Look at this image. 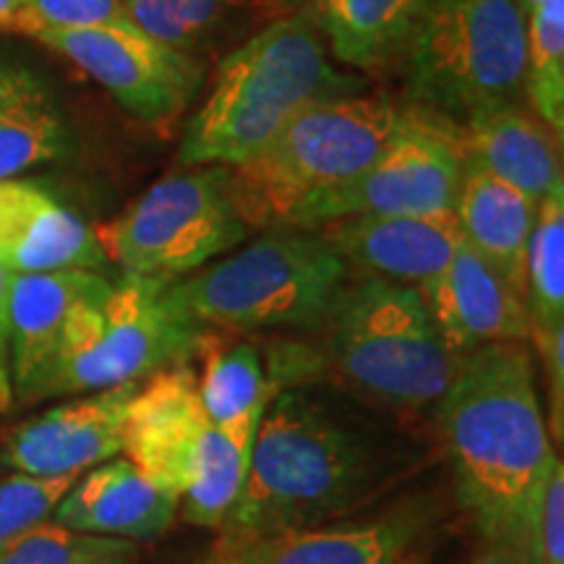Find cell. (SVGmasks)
I'll return each mask as SVG.
<instances>
[{
	"instance_id": "6da1fadb",
	"label": "cell",
	"mask_w": 564,
	"mask_h": 564,
	"mask_svg": "<svg viewBox=\"0 0 564 564\" xmlns=\"http://www.w3.org/2000/svg\"><path fill=\"white\" fill-rule=\"evenodd\" d=\"M382 411L316 382L274 392L220 539L333 523L403 484L426 453Z\"/></svg>"
},
{
	"instance_id": "7a4b0ae2",
	"label": "cell",
	"mask_w": 564,
	"mask_h": 564,
	"mask_svg": "<svg viewBox=\"0 0 564 564\" xmlns=\"http://www.w3.org/2000/svg\"><path fill=\"white\" fill-rule=\"evenodd\" d=\"M539 369L528 343H489L460 356L434 408L455 494L481 539L531 552L554 455ZM533 560V554H531Z\"/></svg>"
},
{
	"instance_id": "3957f363",
	"label": "cell",
	"mask_w": 564,
	"mask_h": 564,
	"mask_svg": "<svg viewBox=\"0 0 564 564\" xmlns=\"http://www.w3.org/2000/svg\"><path fill=\"white\" fill-rule=\"evenodd\" d=\"M350 91L361 84L335 66L312 9L267 21L217 63L178 165H243L308 105Z\"/></svg>"
},
{
	"instance_id": "277c9868",
	"label": "cell",
	"mask_w": 564,
	"mask_h": 564,
	"mask_svg": "<svg viewBox=\"0 0 564 564\" xmlns=\"http://www.w3.org/2000/svg\"><path fill=\"white\" fill-rule=\"evenodd\" d=\"M322 333L337 387L384 411H434L460 366L419 288L371 274L350 272Z\"/></svg>"
},
{
	"instance_id": "5b68a950",
	"label": "cell",
	"mask_w": 564,
	"mask_h": 564,
	"mask_svg": "<svg viewBox=\"0 0 564 564\" xmlns=\"http://www.w3.org/2000/svg\"><path fill=\"white\" fill-rule=\"evenodd\" d=\"M178 280L121 274L84 299L70 312L51 369L26 405L141 382L192 361L207 327L186 308Z\"/></svg>"
},
{
	"instance_id": "8992f818",
	"label": "cell",
	"mask_w": 564,
	"mask_h": 564,
	"mask_svg": "<svg viewBox=\"0 0 564 564\" xmlns=\"http://www.w3.org/2000/svg\"><path fill=\"white\" fill-rule=\"evenodd\" d=\"M405 118L408 105L366 91L308 105L262 152L230 167L243 220L251 230L288 228L303 204L361 175Z\"/></svg>"
},
{
	"instance_id": "52a82bcc",
	"label": "cell",
	"mask_w": 564,
	"mask_h": 564,
	"mask_svg": "<svg viewBox=\"0 0 564 564\" xmlns=\"http://www.w3.org/2000/svg\"><path fill=\"white\" fill-rule=\"evenodd\" d=\"M348 278V264L319 230L270 228L232 257L181 278L178 293L209 329H322Z\"/></svg>"
},
{
	"instance_id": "ba28073f",
	"label": "cell",
	"mask_w": 564,
	"mask_h": 564,
	"mask_svg": "<svg viewBox=\"0 0 564 564\" xmlns=\"http://www.w3.org/2000/svg\"><path fill=\"white\" fill-rule=\"evenodd\" d=\"M408 108L460 129L523 100L525 19L512 0H440L403 58Z\"/></svg>"
},
{
	"instance_id": "9c48e42d",
	"label": "cell",
	"mask_w": 564,
	"mask_h": 564,
	"mask_svg": "<svg viewBox=\"0 0 564 564\" xmlns=\"http://www.w3.org/2000/svg\"><path fill=\"white\" fill-rule=\"evenodd\" d=\"M95 232L121 274L186 278L243 243L251 228L232 196L230 167L192 165L165 175Z\"/></svg>"
},
{
	"instance_id": "30bf717a",
	"label": "cell",
	"mask_w": 564,
	"mask_h": 564,
	"mask_svg": "<svg viewBox=\"0 0 564 564\" xmlns=\"http://www.w3.org/2000/svg\"><path fill=\"white\" fill-rule=\"evenodd\" d=\"M465 173L460 129L408 108L403 129L356 178L316 196L288 228H319L352 215H444L455 212Z\"/></svg>"
},
{
	"instance_id": "8fae6325",
	"label": "cell",
	"mask_w": 564,
	"mask_h": 564,
	"mask_svg": "<svg viewBox=\"0 0 564 564\" xmlns=\"http://www.w3.org/2000/svg\"><path fill=\"white\" fill-rule=\"evenodd\" d=\"M32 40L91 76L126 112L171 131L207 82V63L150 37L131 21L84 30H42Z\"/></svg>"
},
{
	"instance_id": "7c38bea8",
	"label": "cell",
	"mask_w": 564,
	"mask_h": 564,
	"mask_svg": "<svg viewBox=\"0 0 564 564\" xmlns=\"http://www.w3.org/2000/svg\"><path fill=\"white\" fill-rule=\"evenodd\" d=\"M141 382L76 394L19 423L0 447V468L40 478L82 476L123 455L126 413Z\"/></svg>"
},
{
	"instance_id": "4fadbf2b",
	"label": "cell",
	"mask_w": 564,
	"mask_h": 564,
	"mask_svg": "<svg viewBox=\"0 0 564 564\" xmlns=\"http://www.w3.org/2000/svg\"><path fill=\"white\" fill-rule=\"evenodd\" d=\"M432 523L419 505H405L366 523L288 528L249 539H217L207 564H403Z\"/></svg>"
},
{
	"instance_id": "5bb4252c",
	"label": "cell",
	"mask_w": 564,
	"mask_h": 564,
	"mask_svg": "<svg viewBox=\"0 0 564 564\" xmlns=\"http://www.w3.org/2000/svg\"><path fill=\"white\" fill-rule=\"evenodd\" d=\"M212 423L204 415L196 369L181 361L141 379L126 413L123 455L162 489H188L196 455Z\"/></svg>"
},
{
	"instance_id": "9a60e30c",
	"label": "cell",
	"mask_w": 564,
	"mask_h": 564,
	"mask_svg": "<svg viewBox=\"0 0 564 564\" xmlns=\"http://www.w3.org/2000/svg\"><path fill=\"white\" fill-rule=\"evenodd\" d=\"M319 236L350 272L403 285H429L463 243L455 212L444 215H352L324 223Z\"/></svg>"
},
{
	"instance_id": "2e32d148",
	"label": "cell",
	"mask_w": 564,
	"mask_h": 564,
	"mask_svg": "<svg viewBox=\"0 0 564 564\" xmlns=\"http://www.w3.org/2000/svg\"><path fill=\"white\" fill-rule=\"evenodd\" d=\"M421 295L455 356L489 343H528L531 337L525 301L465 241L449 264L421 288Z\"/></svg>"
},
{
	"instance_id": "e0dca14e",
	"label": "cell",
	"mask_w": 564,
	"mask_h": 564,
	"mask_svg": "<svg viewBox=\"0 0 564 564\" xmlns=\"http://www.w3.org/2000/svg\"><path fill=\"white\" fill-rule=\"evenodd\" d=\"M0 267L9 274L108 267L97 232L30 181H0Z\"/></svg>"
},
{
	"instance_id": "ac0fdd59",
	"label": "cell",
	"mask_w": 564,
	"mask_h": 564,
	"mask_svg": "<svg viewBox=\"0 0 564 564\" xmlns=\"http://www.w3.org/2000/svg\"><path fill=\"white\" fill-rule=\"evenodd\" d=\"M178 505V494L162 489L126 457H112L70 484L51 520L70 531L139 544L171 531Z\"/></svg>"
},
{
	"instance_id": "d6986e66",
	"label": "cell",
	"mask_w": 564,
	"mask_h": 564,
	"mask_svg": "<svg viewBox=\"0 0 564 564\" xmlns=\"http://www.w3.org/2000/svg\"><path fill=\"white\" fill-rule=\"evenodd\" d=\"M110 278L95 270H55L11 274L9 280V350L13 403H30L42 373L58 352L70 312Z\"/></svg>"
},
{
	"instance_id": "ffe728a7",
	"label": "cell",
	"mask_w": 564,
	"mask_h": 564,
	"mask_svg": "<svg viewBox=\"0 0 564 564\" xmlns=\"http://www.w3.org/2000/svg\"><path fill=\"white\" fill-rule=\"evenodd\" d=\"M468 165L539 204L562 186V137L520 102L486 110L460 126Z\"/></svg>"
},
{
	"instance_id": "44dd1931",
	"label": "cell",
	"mask_w": 564,
	"mask_h": 564,
	"mask_svg": "<svg viewBox=\"0 0 564 564\" xmlns=\"http://www.w3.org/2000/svg\"><path fill=\"white\" fill-rule=\"evenodd\" d=\"M436 3L440 0H314L312 13L337 63L382 74L403 63Z\"/></svg>"
},
{
	"instance_id": "7402d4cb",
	"label": "cell",
	"mask_w": 564,
	"mask_h": 564,
	"mask_svg": "<svg viewBox=\"0 0 564 564\" xmlns=\"http://www.w3.org/2000/svg\"><path fill=\"white\" fill-rule=\"evenodd\" d=\"M539 204L465 162L455 217L463 241L525 301V253Z\"/></svg>"
},
{
	"instance_id": "603a6c76",
	"label": "cell",
	"mask_w": 564,
	"mask_h": 564,
	"mask_svg": "<svg viewBox=\"0 0 564 564\" xmlns=\"http://www.w3.org/2000/svg\"><path fill=\"white\" fill-rule=\"evenodd\" d=\"M126 19L150 37L209 63L262 26L257 0H123ZM246 40V37H243Z\"/></svg>"
},
{
	"instance_id": "cb8c5ba5",
	"label": "cell",
	"mask_w": 564,
	"mask_h": 564,
	"mask_svg": "<svg viewBox=\"0 0 564 564\" xmlns=\"http://www.w3.org/2000/svg\"><path fill=\"white\" fill-rule=\"evenodd\" d=\"M196 356L202 358L196 387H199L204 415L212 426L238 429L262 421L274 390L257 345L246 340L228 343L207 327Z\"/></svg>"
},
{
	"instance_id": "d4e9b609",
	"label": "cell",
	"mask_w": 564,
	"mask_h": 564,
	"mask_svg": "<svg viewBox=\"0 0 564 564\" xmlns=\"http://www.w3.org/2000/svg\"><path fill=\"white\" fill-rule=\"evenodd\" d=\"M66 152L68 129L58 100L40 76L17 66L9 95L0 102V181L19 178Z\"/></svg>"
},
{
	"instance_id": "484cf974",
	"label": "cell",
	"mask_w": 564,
	"mask_h": 564,
	"mask_svg": "<svg viewBox=\"0 0 564 564\" xmlns=\"http://www.w3.org/2000/svg\"><path fill=\"white\" fill-rule=\"evenodd\" d=\"M259 423L262 421L238 429H207L196 455L192 484L183 491L178 505L186 523L212 531H220L225 525L249 478Z\"/></svg>"
},
{
	"instance_id": "4316f807",
	"label": "cell",
	"mask_w": 564,
	"mask_h": 564,
	"mask_svg": "<svg viewBox=\"0 0 564 564\" xmlns=\"http://www.w3.org/2000/svg\"><path fill=\"white\" fill-rule=\"evenodd\" d=\"M525 308L531 329L564 327V183L535 209L525 253Z\"/></svg>"
},
{
	"instance_id": "83f0119b",
	"label": "cell",
	"mask_w": 564,
	"mask_h": 564,
	"mask_svg": "<svg viewBox=\"0 0 564 564\" xmlns=\"http://www.w3.org/2000/svg\"><path fill=\"white\" fill-rule=\"evenodd\" d=\"M523 97L556 137L564 131V0H544L525 17Z\"/></svg>"
},
{
	"instance_id": "f1b7e54d",
	"label": "cell",
	"mask_w": 564,
	"mask_h": 564,
	"mask_svg": "<svg viewBox=\"0 0 564 564\" xmlns=\"http://www.w3.org/2000/svg\"><path fill=\"white\" fill-rule=\"evenodd\" d=\"M139 544L42 523L0 554V564H139Z\"/></svg>"
},
{
	"instance_id": "f546056e",
	"label": "cell",
	"mask_w": 564,
	"mask_h": 564,
	"mask_svg": "<svg viewBox=\"0 0 564 564\" xmlns=\"http://www.w3.org/2000/svg\"><path fill=\"white\" fill-rule=\"evenodd\" d=\"M76 478L79 476L40 478L26 474L0 478V554L9 552L21 535L47 523Z\"/></svg>"
},
{
	"instance_id": "4dcf8cb0",
	"label": "cell",
	"mask_w": 564,
	"mask_h": 564,
	"mask_svg": "<svg viewBox=\"0 0 564 564\" xmlns=\"http://www.w3.org/2000/svg\"><path fill=\"white\" fill-rule=\"evenodd\" d=\"M121 21H129L123 0H26L19 34L34 37L42 30H84Z\"/></svg>"
},
{
	"instance_id": "1f68e13d",
	"label": "cell",
	"mask_w": 564,
	"mask_h": 564,
	"mask_svg": "<svg viewBox=\"0 0 564 564\" xmlns=\"http://www.w3.org/2000/svg\"><path fill=\"white\" fill-rule=\"evenodd\" d=\"M528 345H531L533 356L539 358L541 369H544L549 394V434L560 444L564 436V327L531 329Z\"/></svg>"
},
{
	"instance_id": "d6a6232c",
	"label": "cell",
	"mask_w": 564,
	"mask_h": 564,
	"mask_svg": "<svg viewBox=\"0 0 564 564\" xmlns=\"http://www.w3.org/2000/svg\"><path fill=\"white\" fill-rule=\"evenodd\" d=\"M533 564H564V468L556 463L535 518Z\"/></svg>"
},
{
	"instance_id": "836d02e7",
	"label": "cell",
	"mask_w": 564,
	"mask_h": 564,
	"mask_svg": "<svg viewBox=\"0 0 564 564\" xmlns=\"http://www.w3.org/2000/svg\"><path fill=\"white\" fill-rule=\"evenodd\" d=\"M9 280L11 274L0 267V413H9L17 405L13 403L9 350Z\"/></svg>"
},
{
	"instance_id": "e575fe53",
	"label": "cell",
	"mask_w": 564,
	"mask_h": 564,
	"mask_svg": "<svg viewBox=\"0 0 564 564\" xmlns=\"http://www.w3.org/2000/svg\"><path fill=\"white\" fill-rule=\"evenodd\" d=\"M460 564H533L531 552L518 544H505V541L481 539V546L476 549L468 560Z\"/></svg>"
},
{
	"instance_id": "d590c367",
	"label": "cell",
	"mask_w": 564,
	"mask_h": 564,
	"mask_svg": "<svg viewBox=\"0 0 564 564\" xmlns=\"http://www.w3.org/2000/svg\"><path fill=\"white\" fill-rule=\"evenodd\" d=\"M312 3L314 0H257L259 13H262V24L280 17H288V13L312 9Z\"/></svg>"
},
{
	"instance_id": "8d00e7d4",
	"label": "cell",
	"mask_w": 564,
	"mask_h": 564,
	"mask_svg": "<svg viewBox=\"0 0 564 564\" xmlns=\"http://www.w3.org/2000/svg\"><path fill=\"white\" fill-rule=\"evenodd\" d=\"M26 0H0V32H17Z\"/></svg>"
},
{
	"instance_id": "74e56055",
	"label": "cell",
	"mask_w": 564,
	"mask_h": 564,
	"mask_svg": "<svg viewBox=\"0 0 564 564\" xmlns=\"http://www.w3.org/2000/svg\"><path fill=\"white\" fill-rule=\"evenodd\" d=\"M13 76H17V66H0V102H3L6 95H9Z\"/></svg>"
},
{
	"instance_id": "f35d334b",
	"label": "cell",
	"mask_w": 564,
	"mask_h": 564,
	"mask_svg": "<svg viewBox=\"0 0 564 564\" xmlns=\"http://www.w3.org/2000/svg\"><path fill=\"white\" fill-rule=\"evenodd\" d=\"M512 3H514V9L520 11V17L525 19L528 13H531L533 9H539V6L544 3V0H512Z\"/></svg>"
}]
</instances>
